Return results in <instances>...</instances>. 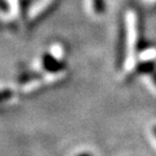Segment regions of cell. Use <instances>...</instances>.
<instances>
[{"label": "cell", "instance_id": "cell-1", "mask_svg": "<svg viewBox=\"0 0 156 156\" xmlns=\"http://www.w3.org/2000/svg\"><path fill=\"white\" fill-rule=\"evenodd\" d=\"M126 28H127V57L125 68L131 71L135 67L136 58L135 50L138 43V19L133 11H128L126 14Z\"/></svg>", "mask_w": 156, "mask_h": 156}, {"label": "cell", "instance_id": "cell-6", "mask_svg": "<svg viewBox=\"0 0 156 156\" xmlns=\"http://www.w3.org/2000/svg\"><path fill=\"white\" fill-rule=\"evenodd\" d=\"M74 156H91L89 154V153H79V154H76V155Z\"/></svg>", "mask_w": 156, "mask_h": 156}, {"label": "cell", "instance_id": "cell-4", "mask_svg": "<svg viewBox=\"0 0 156 156\" xmlns=\"http://www.w3.org/2000/svg\"><path fill=\"white\" fill-rule=\"evenodd\" d=\"M13 96V91L9 88H2L0 89V103L1 102H5L8 98H11Z\"/></svg>", "mask_w": 156, "mask_h": 156}, {"label": "cell", "instance_id": "cell-5", "mask_svg": "<svg viewBox=\"0 0 156 156\" xmlns=\"http://www.w3.org/2000/svg\"><path fill=\"white\" fill-rule=\"evenodd\" d=\"M149 78H151V83H153V86L156 88V73H151Z\"/></svg>", "mask_w": 156, "mask_h": 156}, {"label": "cell", "instance_id": "cell-3", "mask_svg": "<svg viewBox=\"0 0 156 156\" xmlns=\"http://www.w3.org/2000/svg\"><path fill=\"white\" fill-rule=\"evenodd\" d=\"M154 58H156V50L155 49H151V50H146L144 52H141L139 59L141 62H149Z\"/></svg>", "mask_w": 156, "mask_h": 156}, {"label": "cell", "instance_id": "cell-7", "mask_svg": "<svg viewBox=\"0 0 156 156\" xmlns=\"http://www.w3.org/2000/svg\"><path fill=\"white\" fill-rule=\"evenodd\" d=\"M153 134H154V136L156 138V126L155 127H153Z\"/></svg>", "mask_w": 156, "mask_h": 156}, {"label": "cell", "instance_id": "cell-2", "mask_svg": "<svg viewBox=\"0 0 156 156\" xmlns=\"http://www.w3.org/2000/svg\"><path fill=\"white\" fill-rule=\"evenodd\" d=\"M52 1L53 0H36L28 11L29 20H34V19H36L37 16H39L51 5Z\"/></svg>", "mask_w": 156, "mask_h": 156}]
</instances>
